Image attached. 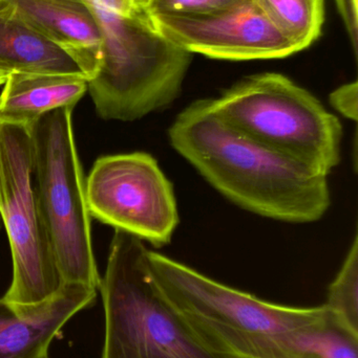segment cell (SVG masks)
<instances>
[{"label":"cell","instance_id":"d6986e66","mask_svg":"<svg viewBox=\"0 0 358 358\" xmlns=\"http://www.w3.org/2000/svg\"><path fill=\"white\" fill-rule=\"evenodd\" d=\"M338 12L344 20L352 43L354 52L357 54L358 48V12L357 0H336Z\"/></svg>","mask_w":358,"mask_h":358},{"label":"cell","instance_id":"44dd1931","mask_svg":"<svg viewBox=\"0 0 358 358\" xmlns=\"http://www.w3.org/2000/svg\"><path fill=\"white\" fill-rule=\"evenodd\" d=\"M6 77H8L6 73H1V71H0V85H4V82H6Z\"/></svg>","mask_w":358,"mask_h":358},{"label":"cell","instance_id":"ba28073f","mask_svg":"<svg viewBox=\"0 0 358 358\" xmlns=\"http://www.w3.org/2000/svg\"><path fill=\"white\" fill-rule=\"evenodd\" d=\"M90 216L151 242L170 243L179 223L172 185L149 153L97 159L85 180Z\"/></svg>","mask_w":358,"mask_h":358},{"label":"cell","instance_id":"8fae6325","mask_svg":"<svg viewBox=\"0 0 358 358\" xmlns=\"http://www.w3.org/2000/svg\"><path fill=\"white\" fill-rule=\"evenodd\" d=\"M14 8L77 63L88 82L96 75L102 37L88 0H0Z\"/></svg>","mask_w":358,"mask_h":358},{"label":"cell","instance_id":"7c38bea8","mask_svg":"<svg viewBox=\"0 0 358 358\" xmlns=\"http://www.w3.org/2000/svg\"><path fill=\"white\" fill-rule=\"evenodd\" d=\"M0 94V117L29 124L50 111L75 107L88 90L83 75L10 73Z\"/></svg>","mask_w":358,"mask_h":358},{"label":"cell","instance_id":"52a82bcc","mask_svg":"<svg viewBox=\"0 0 358 358\" xmlns=\"http://www.w3.org/2000/svg\"><path fill=\"white\" fill-rule=\"evenodd\" d=\"M0 219L13 260V279L4 299L32 307L63 286L42 217L29 124L0 117Z\"/></svg>","mask_w":358,"mask_h":358},{"label":"cell","instance_id":"8992f818","mask_svg":"<svg viewBox=\"0 0 358 358\" xmlns=\"http://www.w3.org/2000/svg\"><path fill=\"white\" fill-rule=\"evenodd\" d=\"M73 107L50 111L29 123L34 173L42 217L64 283L98 290L85 179L74 138Z\"/></svg>","mask_w":358,"mask_h":358},{"label":"cell","instance_id":"30bf717a","mask_svg":"<svg viewBox=\"0 0 358 358\" xmlns=\"http://www.w3.org/2000/svg\"><path fill=\"white\" fill-rule=\"evenodd\" d=\"M97 289L64 283L52 299L32 307H17L0 298V358H48V349L63 326L90 308Z\"/></svg>","mask_w":358,"mask_h":358},{"label":"cell","instance_id":"5b68a950","mask_svg":"<svg viewBox=\"0 0 358 358\" xmlns=\"http://www.w3.org/2000/svg\"><path fill=\"white\" fill-rule=\"evenodd\" d=\"M210 101L227 125L319 173L340 164V120L285 76H254Z\"/></svg>","mask_w":358,"mask_h":358},{"label":"cell","instance_id":"ac0fdd59","mask_svg":"<svg viewBox=\"0 0 358 358\" xmlns=\"http://www.w3.org/2000/svg\"><path fill=\"white\" fill-rule=\"evenodd\" d=\"M357 82L340 86L330 94V103L347 119L357 121Z\"/></svg>","mask_w":358,"mask_h":358},{"label":"cell","instance_id":"5bb4252c","mask_svg":"<svg viewBox=\"0 0 358 358\" xmlns=\"http://www.w3.org/2000/svg\"><path fill=\"white\" fill-rule=\"evenodd\" d=\"M273 27L298 52L321 35L325 0H252Z\"/></svg>","mask_w":358,"mask_h":358},{"label":"cell","instance_id":"2e32d148","mask_svg":"<svg viewBox=\"0 0 358 358\" xmlns=\"http://www.w3.org/2000/svg\"><path fill=\"white\" fill-rule=\"evenodd\" d=\"M349 331L358 336V239L343 263L342 268L328 288L324 305Z\"/></svg>","mask_w":358,"mask_h":358},{"label":"cell","instance_id":"9c48e42d","mask_svg":"<svg viewBox=\"0 0 358 358\" xmlns=\"http://www.w3.org/2000/svg\"><path fill=\"white\" fill-rule=\"evenodd\" d=\"M151 18L164 37L191 54L256 60L284 58L298 52L252 0L205 14L153 15Z\"/></svg>","mask_w":358,"mask_h":358},{"label":"cell","instance_id":"3957f363","mask_svg":"<svg viewBox=\"0 0 358 358\" xmlns=\"http://www.w3.org/2000/svg\"><path fill=\"white\" fill-rule=\"evenodd\" d=\"M101 59L88 90L99 117L132 122L178 96L191 52L164 37L145 10H95Z\"/></svg>","mask_w":358,"mask_h":358},{"label":"cell","instance_id":"7402d4cb","mask_svg":"<svg viewBox=\"0 0 358 358\" xmlns=\"http://www.w3.org/2000/svg\"><path fill=\"white\" fill-rule=\"evenodd\" d=\"M1 225H2L1 219H0V229H1Z\"/></svg>","mask_w":358,"mask_h":358},{"label":"cell","instance_id":"ffe728a7","mask_svg":"<svg viewBox=\"0 0 358 358\" xmlns=\"http://www.w3.org/2000/svg\"><path fill=\"white\" fill-rule=\"evenodd\" d=\"M132 2H134V4L137 8L146 10V6L147 3H149V0H132Z\"/></svg>","mask_w":358,"mask_h":358},{"label":"cell","instance_id":"6da1fadb","mask_svg":"<svg viewBox=\"0 0 358 358\" xmlns=\"http://www.w3.org/2000/svg\"><path fill=\"white\" fill-rule=\"evenodd\" d=\"M172 148L230 201L289 223L319 220L331 203L328 176L227 125L210 100L181 111L168 130Z\"/></svg>","mask_w":358,"mask_h":358},{"label":"cell","instance_id":"4fadbf2b","mask_svg":"<svg viewBox=\"0 0 358 358\" xmlns=\"http://www.w3.org/2000/svg\"><path fill=\"white\" fill-rule=\"evenodd\" d=\"M0 71L6 75L14 73L83 75L75 60L62 48L29 25L14 8L1 1Z\"/></svg>","mask_w":358,"mask_h":358},{"label":"cell","instance_id":"7a4b0ae2","mask_svg":"<svg viewBox=\"0 0 358 358\" xmlns=\"http://www.w3.org/2000/svg\"><path fill=\"white\" fill-rule=\"evenodd\" d=\"M149 268L172 308L212 352L233 358H298V334L326 307L281 306L219 283L149 250Z\"/></svg>","mask_w":358,"mask_h":358},{"label":"cell","instance_id":"277c9868","mask_svg":"<svg viewBox=\"0 0 358 358\" xmlns=\"http://www.w3.org/2000/svg\"><path fill=\"white\" fill-rule=\"evenodd\" d=\"M140 238L115 229L101 279L102 358H233L206 348L158 286Z\"/></svg>","mask_w":358,"mask_h":358},{"label":"cell","instance_id":"e0dca14e","mask_svg":"<svg viewBox=\"0 0 358 358\" xmlns=\"http://www.w3.org/2000/svg\"><path fill=\"white\" fill-rule=\"evenodd\" d=\"M248 0H149L146 12L153 15H195L233 8Z\"/></svg>","mask_w":358,"mask_h":358},{"label":"cell","instance_id":"9a60e30c","mask_svg":"<svg viewBox=\"0 0 358 358\" xmlns=\"http://www.w3.org/2000/svg\"><path fill=\"white\" fill-rule=\"evenodd\" d=\"M298 358H358V336L326 308L325 315L296 340Z\"/></svg>","mask_w":358,"mask_h":358}]
</instances>
